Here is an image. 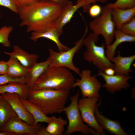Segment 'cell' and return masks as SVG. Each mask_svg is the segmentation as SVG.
I'll return each instance as SVG.
<instances>
[{"instance_id": "6da1fadb", "label": "cell", "mask_w": 135, "mask_h": 135, "mask_svg": "<svg viewBox=\"0 0 135 135\" xmlns=\"http://www.w3.org/2000/svg\"><path fill=\"white\" fill-rule=\"evenodd\" d=\"M62 7L53 1L38 0L27 6H19V26H25L27 32H40L53 26Z\"/></svg>"}, {"instance_id": "7a4b0ae2", "label": "cell", "mask_w": 135, "mask_h": 135, "mask_svg": "<svg viewBox=\"0 0 135 135\" xmlns=\"http://www.w3.org/2000/svg\"><path fill=\"white\" fill-rule=\"evenodd\" d=\"M70 92L51 89H32L27 99L47 116L63 112Z\"/></svg>"}, {"instance_id": "3957f363", "label": "cell", "mask_w": 135, "mask_h": 135, "mask_svg": "<svg viewBox=\"0 0 135 135\" xmlns=\"http://www.w3.org/2000/svg\"><path fill=\"white\" fill-rule=\"evenodd\" d=\"M75 81L74 76L68 69L49 66L37 80L32 89L70 91Z\"/></svg>"}, {"instance_id": "277c9868", "label": "cell", "mask_w": 135, "mask_h": 135, "mask_svg": "<svg viewBox=\"0 0 135 135\" xmlns=\"http://www.w3.org/2000/svg\"><path fill=\"white\" fill-rule=\"evenodd\" d=\"M98 40V36L93 32L84 38L83 44L86 50L84 53V58L88 62H93L98 70L104 72L107 68H113L114 64L106 56V44L103 43L99 46L96 45Z\"/></svg>"}, {"instance_id": "5b68a950", "label": "cell", "mask_w": 135, "mask_h": 135, "mask_svg": "<svg viewBox=\"0 0 135 135\" xmlns=\"http://www.w3.org/2000/svg\"><path fill=\"white\" fill-rule=\"evenodd\" d=\"M79 95L78 91L76 94L70 96V104L63 110L68 122L67 128L63 134L70 135L75 132H79L84 135H100L93 128L84 124L82 121L78 106Z\"/></svg>"}, {"instance_id": "8992f818", "label": "cell", "mask_w": 135, "mask_h": 135, "mask_svg": "<svg viewBox=\"0 0 135 135\" xmlns=\"http://www.w3.org/2000/svg\"><path fill=\"white\" fill-rule=\"evenodd\" d=\"M112 8L110 6V3L107 4L102 8L100 15L89 24L90 28L93 33L98 36L100 35L103 36L106 46L112 43L114 38V35L116 30L112 18Z\"/></svg>"}, {"instance_id": "52a82bcc", "label": "cell", "mask_w": 135, "mask_h": 135, "mask_svg": "<svg viewBox=\"0 0 135 135\" xmlns=\"http://www.w3.org/2000/svg\"><path fill=\"white\" fill-rule=\"evenodd\" d=\"M88 31V28L86 25L85 31L82 38L75 43L74 46L67 50L57 52L52 49H49V56L47 59L50 62L49 66L64 67L72 70L79 75L80 70L74 65L73 58L75 54L84 45V40Z\"/></svg>"}, {"instance_id": "ba28073f", "label": "cell", "mask_w": 135, "mask_h": 135, "mask_svg": "<svg viewBox=\"0 0 135 135\" xmlns=\"http://www.w3.org/2000/svg\"><path fill=\"white\" fill-rule=\"evenodd\" d=\"M100 95L92 97L83 98L78 100V106L82 120L88 126L100 135H105L95 117L94 110L99 100Z\"/></svg>"}, {"instance_id": "9c48e42d", "label": "cell", "mask_w": 135, "mask_h": 135, "mask_svg": "<svg viewBox=\"0 0 135 135\" xmlns=\"http://www.w3.org/2000/svg\"><path fill=\"white\" fill-rule=\"evenodd\" d=\"M91 74V71L89 70H83L79 75L80 79H76L73 84V88L76 86L79 88L83 98L92 97L100 95L101 84Z\"/></svg>"}, {"instance_id": "30bf717a", "label": "cell", "mask_w": 135, "mask_h": 135, "mask_svg": "<svg viewBox=\"0 0 135 135\" xmlns=\"http://www.w3.org/2000/svg\"><path fill=\"white\" fill-rule=\"evenodd\" d=\"M41 126L38 123L33 125L30 124L17 116L8 120L0 129V131L10 132L15 135H37Z\"/></svg>"}, {"instance_id": "8fae6325", "label": "cell", "mask_w": 135, "mask_h": 135, "mask_svg": "<svg viewBox=\"0 0 135 135\" xmlns=\"http://www.w3.org/2000/svg\"><path fill=\"white\" fill-rule=\"evenodd\" d=\"M97 75L102 77L105 82L102 86L108 92L114 94L117 91L128 89L130 86L128 80L132 78V76L116 74L108 76L98 70Z\"/></svg>"}, {"instance_id": "7c38bea8", "label": "cell", "mask_w": 135, "mask_h": 135, "mask_svg": "<svg viewBox=\"0 0 135 135\" xmlns=\"http://www.w3.org/2000/svg\"><path fill=\"white\" fill-rule=\"evenodd\" d=\"M1 95L9 103L19 118L30 124H35L34 117L27 110L18 94L7 93Z\"/></svg>"}, {"instance_id": "4fadbf2b", "label": "cell", "mask_w": 135, "mask_h": 135, "mask_svg": "<svg viewBox=\"0 0 135 135\" xmlns=\"http://www.w3.org/2000/svg\"><path fill=\"white\" fill-rule=\"evenodd\" d=\"M97 104L94 110L96 119L98 124L104 130L109 133L115 135H128V134L122 127L118 120H113L105 117L99 112V107L101 103V98Z\"/></svg>"}, {"instance_id": "5bb4252c", "label": "cell", "mask_w": 135, "mask_h": 135, "mask_svg": "<svg viewBox=\"0 0 135 135\" xmlns=\"http://www.w3.org/2000/svg\"><path fill=\"white\" fill-rule=\"evenodd\" d=\"M83 5L82 0H77L74 5L70 1L62 7L61 14L53 24V26L56 28L60 36L62 33L64 26L70 21L76 12Z\"/></svg>"}, {"instance_id": "9a60e30c", "label": "cell", "mask_w": 135, "mask_h": 135, "mask_svg": "<svg viewBox=\"0 0 135 135\" xmlns=\"http://www.w3.org/2000/svg\"><path fill=\"white\" fill-rule=\"evenodd\" d=\"M116 56L113 57L110 61L114 64L113 69L116 74L130 76V73L132 72L133 70L131 66L135 59V55L123 57L120 55L119 51L117 52Z\"/></svg>"}, {"instance_id": "2e32d148", "label": "cell", "mask_w": 135, "mask_h": 135, "mask_svg": "<svg viewBox=\"0 0 135 135\" xmlns=\"http://www.w3.org/2000/svg\"><path fill=\"white\" fill-rule=\"evenodd\" d=\"M60 36L56 28L52 26L40 32H32L30 39L34 42H36L40 38H46L55 43L59 52L67 50L70 48L60 42L59 38Z\"/></svg>"}, {"instance_id": "e0dca14e", "label": "cell", "mask_w": 135, "mask_h": 135, "mask_svg": "<svg viewBox=\"0 0 135 135\" xmlns=\"http://www.w3.org/2000/svg\"><path fill=\"white\" fill-rule=\"evenodd\" d=\"M4 53L15 58L21 65L28 69L36 62L39 57L38 55L30 54L16 45L13 46L12 52H5Z\"/></svg>"}, {"instance_id": "ac0fdd59", "label": "cell", "mask_w": 135, "mask_h": 135, "mask_svg": "<svg viewBox=\"0 0 135 135\" xmlns=\"http://www.w3.org/2000/svg\"><path fill=\"white\" fill-rule=\"evenodd\" d=\"M50 63V61L47 58L44 61L39 63L36 62L28 69L27 73L24 76L25 83L30 90L32 89L37 80L49 66Z\"/></svg>"}, {"instance_id": "d6986e66", "label": "cell", "mask_w": 135, "mask_h": 135, "mask_svg": "<svg viewBox=\"0 0 135 135\" xmlns=\"http://www.w3.org/2000/svg\"><path fill=\"white\" fill-rule=\"evenodd\" d=\"M135 15V7L126 9L114 8L112 12V19L116 29L130 21Z\"/></svg>"}, {"instance_id": "ffe728a7", "label": "cell", "mask_w": 135, "mask_h": 135, "mask_svg": "<svg viewBox=\"0 0 135 135\" xmlns=\"http://www.w3.org/2000/svg\"><path fill=\"white\" fill-rule=\"evenodd\" d=\"M114 37V42L106 46L105 53L108 59L110 61L116 54L118 46L120 44L124 42H132L135 41V36L126 34L118 29L116 30Z\"/></svg>"}, {"instance_id": "44dd1931", "label": "cell", "mask_w": 135, "mask_h": 135, "mask_svg": "<svg viewBox=\"0 0 135 135\" xmlns=\"http://www.w3.org/2000/svg\"><path fill=\"white\" fill-rule=\"evenodd\" d=\"M30 90L25 82H12L0 86V94L7 93L16 94L20 98L27 99Z\"/></svg>"}, {"instance_id": "7402d4cb", "label": "cell", "mask_w": 135, "mask_h": 135, "mask_svg": "<svg viewBox=\"0 0 135 135\" xmlns=\"http://www.w3.org/2000/svg\"><path fill=\"white\" fill-rule=\"evenodd\" d=\"M6 62L7 68L6 74L14 78H20L25 76L28 71L15 58L12 56Z\"/></svg>"}, {"instance_id": "603a6c76", "label": "cell", "mask_w": 135, "mask_h": 135, "mask_svg": "<svg viewBox=\"0 0 135 135\" xmlns=\"http://www.w3.org/2000/svg\"><path fill=\"white\" fill-rule=\"evenodd\" d=\"M20 99L27 110L34 117L35 124L39 122L48 123L50 121V117H48L45 115L37 106L28 99L20 98Z\"/></svg>"}, {"instance_id": "cb8c5ba5", "label": "cell", "mask_w": 135, "mask_h": 135, "mask_svg": "<svg viewBox=\"0 0 135 135\" xmlns=\"http://www.w3.org/2000/svg\"><path fill=\"white\" fill-rule=\"evenodd\" d=\"M51 117L50 121L48 123L46 128L50 135H62L64 132V126L67 121L61 117L56 118L54 116Z\"/></svg>"}, {"instance_id": "d4e9b609", "label": "cell", "mask_w": 135, "mask_h": 135, "mask_svg": "<svg viewBox=\"0 0 135 135\" xmlns=\"http://www.w3.org/2000/svg\"><path fill=\"white\" fill-rule=\"evenodd\" d=\"M17 116L9 103L2 97L0 100V129L11 118Z\"/></svg>"}, {"instance_id": "484cf974", "label": "cell", "mask_w": 135, "mask_h": 135, "mask_svg": "<svg viewBox=\"0 0 135 135\" xmlns=\"http://www.w3.org/2000/svg\"><path fill=\"white\" fill-rule=\"evenodd\" d=\"M13 30V27L11 26H4L0 29V44L5 47H9L10 45L8 38Z\"/></svg>"}, {"instance_id": "4316f807", "label": "cell", "mask_w": 135, "mask_h": 135, "mask_svg": "<svg viewBox=\"0 0 135 135\" xmlns=\"http://www.w3.org/2000/svg\"><path fill=\"white\" fill-rule=\"evenodd\" d=\"M112 8H118L122 9L131 8L135 7V0H116L113 3H110Z\"/></svg>"}, {"instance_id": "83f0119b", "label": "cell", "mask_w": 135, "mask_h": 135, "mask_svg": "<svg viewBox=\"0 0 135 135\" xmlns=\"http://www.w3.org/2000/svg\"><path fill=\"white\" fill-rule=\"evenodd\" d=\"M118 29L126 34L135 36V17L121 26Z\"/></svg>"}, {"instance_id": "f1b7e54d", "label": "cell", "mask_w": 135, "mask_h": 135, "mask_svg": "<svg viewBox=\"0 0 135 135\" xmlns=\"http://www.w3.org/2000/svg\"><path fill=\"white\" fill-rule=\"evenodd\" d=\"M0 6L6 8L18 14L19 6L14 0H0Z\"/></svg>"}, {"instance_id": "f546056e", "label": "cell", "mask_w": 135, "mask_h": 135, "mask_svg": "<svg viewBox=\"0 0 135 135\" xmlns=\"http://www.w3.org/2000/svg\"><path fill=\"white\" fill-rule=\"evenodd\" d=\"M14 82H25L24 76L20 78H14L9 77L6 74L0 75V86Z\"/></svg>"}, {"instance_id": "4dcf8cb0", "label": "cell", "mask_w": 135, "mask_h": 135, "mask_svg": "<svg viewBox=\"0 0 135 135\" xmlns=\"http://www.w3.org/2000/svg\"><path fill=\"white\" fill-rule=\"evenodd\" d=\"M88 12L90 16L96 18L101 14L102 8L99 5L94 4L90 6Z\"/></svg>"}, {"instance_id": "1f68e13d", "label": "cell", "mask_w": 135, "mask_h": 135, "mask_svg": "<svg viewBox=\"0 0 135 135\" xmlns=\"http://www.w3.org/2000/svg\"><path fill=\"white\" fill-rule=\"evenodd\" d=\"M83 4V10L84 12H86L88 11L90 6L91 4H95L97 2L101 3L106 2L107 0H82Z\"/></svg>"}, {"instance_id": "d6a6232c", "label": "cell", "mask_w": 135, "mask_h": 135, "mask_svg": "<svg viewBox=\"0 0 135 135\" xmlns=\"http://www.w3.org/2000/svg\"><path fill=\"white\" fill-rule=\"evenodd\" d=\"M14 0L19 6H27L36 1L35 0Z\"/></svg>"}, {"instance_id": "836d02e7", "label": "cell", "mask_w": 135, "mask_h": 135, "mask_svg": "<svg viewBox=\"0 0 135 135\" xmlns=\"http://www.w3.org/2000/svg\"><path fill=\"white\" fill-rule=\"evenodd\" d=\"M7 65L6 62L0 60V75L6 74Z\"/></svg>"}, {"instance_id": "e575fe53", "label": "cell", "mask_w": 135, "mask_h": 135, "mask_svg": "<svg viewBox=\"0 0 135 135\" xmlns=\"http://www.w3.org/2000/svg\"><path fill=\"white\" fill-rule=\"evenodd\" d=\"M54 2L60 5L62 7L66 5L70 1V0H48Z\"/></svg>"}, {"instance_id": "d590c367", "label": "cell", "mask_w": 135, "mask_h": 135, "mask_svg": "<svg viewBox=\"0 0 135 135\" xmlns=\"http://www.w3.org/2000/svg\"><path fill=\"white\" fill-rule=\"evenodd\" d=\"M37 135H50L47 132L46 128L44 126H41L39 129Z\"/></svg>"}, {"instance_id": "8d00e7d4", "label": "cell", "mask_w": 135, "mask_h": 135, "mask_svg": "<svg viewBox=\"0 0 135 135\" xmlns=\"http://www.w3.org/2000/svg\"><path fill=\"white\" fill-rule=\"evenodd\" d=\"M107 75L112 76L115 74V72L114 69L112 68H108L106 69L104 72Z\"/></svg>"}, {"instance_id": "74e56055", "label": "cell", "mask_w": 135, "mask_h": 135, "mask_svg": "<svg viewBox=\"0 0 135 135\" xmlns=\"http://www.w3.org/2000/svg\"><path fill=\"white\" fill-rule=\"evenodd\" d=\"M0 135H15L13 133L6 131H0Z\"/></svg>"}, {"instance_id": "f35d334b", "label": "cell", "mask_w": 135, "mask_h": 135, "mask_svg": "<svg viewBox=\"0 0 135 135\" xmlns=\"http://www.w3.org/2000/svg\"><path fill=\"white\" fill-rule=\"evenodd\" d=\"M2 98V96L1 94H0V100Z\"/></svg>"}, {"instance_id": "ab89813d", "label": "cell", "mask_w": 135, "mask_h": 135, "mask_svg": "<svg viewBox=\"0 0 135 135\" xmlns=\"http://www.w3.org/2000/svg\"><path fill=\"white\" fill-rule=\"evenodd\" d=\"M1 17V14L0 12V18Z\"/></svg>"}, {"instance_id": "60d3db41", "label": "cell", "mask_w": 135, "mask_h": 135, "mask_svg": "<svg viewBox=\"0 0 135 135\" xmlns=\"http://www.w3.org/2000/svg\"><path fill=\"white\" fill-rule=\"evenodd\" d=\"M36 0V1H37V0Z\"/></svg>"}]
</instances>
